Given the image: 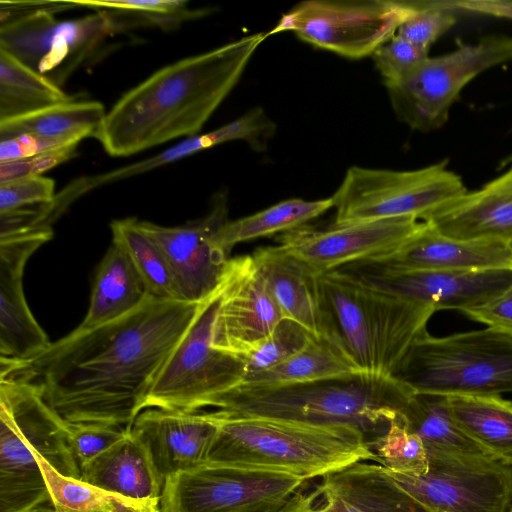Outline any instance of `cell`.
Listing matches in <instances>:
<instances>
[{
  "mask_svg": "<svg viewBox=\"0 0 512 512\" xmlns=\"http://www.w3.org/2000/svg\"><path fill=\"white\" fill-rule=\"evenodd\" d=\"M200 305L151 296L118 320L73 330L34 360L1 364L0 378L33 384L68 424L128 428Z\"/></svg>",
  "mask_w": 512,
  "mask_h": 512,
  "instance_id": "1",
  "label": "cell"
},
{
  "mask_svg": "<svg viewBox=\"0 0 512 512\" xmlns=\"http://www.w3.org/2000/svg\"><path fill=\"white\" fill-rule=\"evenodd\" d=\"M267 36L254 33L160 68L119 98L94 137L110 156L127 157L198 135Z\"/></svg>",
  "mask_w": 512,
  "mask_h": 512,
  "instance_id": "2",
  "label": "cell"
},
{
  "mask_svg": "<svg viewBox=\"0 0 512 512\" xmlns=\"http://www.w3.org/2000/svg\"><path fill=\"white\" fill-rule=\"evenodd\" d=\"M413 392L394 377L355 372L282 386L238 385L213 398L207 407L212 410L206 412L217 420L261 418L351 426L373 451Z\"/></svg>",
  "mask_w": 512,
  "mask_h": 512,
  "instance_id": "3",
  "label": "cell"
},
{
  "mask_svg": "<svg viewBox=\"0 0 512 512\" xmlns=\"http://www.w3.org/2000/svg\"><path fill=\"white\" fill-rule=\"evenodd\" d=\"M322 336L359 371L393 377L432 308L369 288L335 269L318 277Z\"/></svg>",
  "mask_w": 512,
  "mask_h": 512,
  "instance_id": "4",
  "label": "cell"
},
{
  "mask_svg": "<svg viewBox=\"0 0 512 512\" xmlns=\"http://www.w3.org/2000/svg\"><path fill=\"white\" fill-rule=\"evenodd\" d=\"M80 479L68 423L28 381L0 378V512H25L51 502L40 460Z\"/></svg>",
  "mask_w": 512,
  "mask_h": 512,
  "instance_id": "5",
  "label": "cell"
},
{
  "mask_svg": "<svg viewBox=\"0 0 512 512\" xmlns=\"http://www.w3.org/2000/svg\"><path fill=\"white\" fill-rule=\"evenodd\" d=\"M215 420L219 428L209 463L278 470L313 480L357 462H377L364 435L351 426L261 418Z\"/></svg>",
  "mask_w": 512,
  "mask_h": 512,
  "instance_id": "6",
  "label": "cell"
},
{
  "mask_svg": "<svg viewBox=\"0 0 512 512\" xmlns=\"http://www.w3.org/2000/svg\"><path fill=\"white\" fill-rule=\"evenodd\" d=\"M393 377L416 393H512V336L489 326L444 337L426 331L411 345Z\"/></svg>",
  "mask_w": 512,
  "mask_h": 512,
  "instance_id": "7",
  "label": "cell"
},
{
  "mask_svg": "<svg viewBox=\"0 0 512 512\" xmlns=\"http://www.w3.org/2000/svg\"><path fill=\"white\" fill-rule=\"evenodd\" d=\"M20 3L1 6L0 49L60 87L118 24L107 11L55 18L56 11L72 7L67 1Z\"/></svg>",
  "mask_w": 512,
  "mask_h": 512,
  "instance_id": "8",
  "label": "cell"
},
{
  "mask_svg": "<svg viewBox=\"0 0 512 512\" xmlns=\"http://www.w3.org/2000/svg\"><path fill=\"white\" fill-rule=\"evenodd\" d=\"M468 190L447 161L408 171L350 167L334 195V224L393 218L425 221Z\"/></svg>",
  "mask_w": 512,
  "mask_h": 512,
  "instance_id": "9",
  "label": "cell"
},
{
  "mask_svg": "<svg viewBox=\"0 0 512 512\" xmlns=\"http://www.w3.org/2000/svg\"><path fill=\"white\" fill-rule=\"evenodd\" d=\"M512 62V37L489 35L455 50L428 56L401 80L386 85L399 121L413 130L441 128L462 89L484 71Z\"/></svg>",
  "mask_w": 512,
  "mask_h": 512,
  "instance_id": "10",
  "label": "cell"
},
{
  "mask_svg": "<svg viewBox=\"0 0 512 512\" xmlns=\"http://www.w3.org/2000/svg\"><path fill=\"white\" fill-rule=\"evenodd\" d=\"M218 305L219 289L201 303L152 386L145 409L202 411L213 398L241 384L244 359L217 349L212 342Z\"/></svg>",
  "mask_w": 512,
  "mask_h": 512,
  "instance_id": "11",
  "label": "cell"
},
{
  "mask_svg": "<svg viewBox=\"0 0 512 512\" xmlns=\"http://www.w3.org/2000/svg\"><path fill=\"white\" fill-rule=\"evenodd\" d=\"M308 481L278 470L206 462L165 480L160 512H277Z\"/></svg>",
  "mask_w": 512,
  "mask_h": 512,
  "instance_id": "12",
  "label": "cell"
},
{
  "mask_svg": "<svg viewBox=\"0 0 512 512\" xmlns=\"http://www.w3.org/2000/svg\"><path fill=\"white\" fill-rule=\"evenodd\" d=\"M412 11L402 0H306L282 15L268 34L293 32L315 47L349 59L372 56Z\"/></svg>",
  "mask_w": 512,
  "mask_h": 512,
  "instance_id": "13",
  "label": "cell"
},
{
  "mask_svg": "<svg viewBox=\"0 0 512 512\" xmlns=\"http://www.w3.org/2000/svg\"><path fill=\"white\" fill-rule=\"evenodd\" d=\"M425 474L388 471L394 482L430 512H508L512 466L493 457L429 455Z\"/></svg>",
  "mask_w": 512,
  "mask_h": 512,
  "instance_id": "14",
  "label": "cell"
},
{
  "mask_svg": "<svg viewBox=\"0 0 512 512\" xmlns=\"http://www.w3.org/2000/svg\"><path fill=\"white\" fill-rule=\"evenodd\" d=\"M337 270L385 294L438 310L464 313L491 301L512 285V268L476 271L394 270L370 260Z\"/></svg>",
  "mask_w": 512,
  "mask_h": 512,
  "instance_id": "15",
  "label": "cell"
},
{
  "mask_svg": "<svg viewBox=\"0 0 512 512\" xmlns=\"http://www.w3.org/2000/svg\"><path fill=\"white\" fill-rule=\"evenodd\" d=\"M228 211L226 194L218 193L209 212L187 224L166 227L140 221L163 251L182 301L203 303L218 291L229 262L220 243Z\"/></svg>",
  "mask_w": 512,
  "mask_h": 512,
  "instance_id": "16",
  "label": "cell"
},
{
  "mask_svg": "<svg viewBox=\"0 0 512 512\" xmlns=\"http://www.w3.org/2000/svg\"><path fill=\"white\" fill-rule=\"evenodd\" d=\"M282 319L252 255L229 259L219 287L214 347L243 358L255 350Z\"/></svg>",
  "mask_w": 512,
  "mask_h": 512,
  "instance_id": "17",
  "label": "cell"
},
{
  "mask_svg": "<svg viewBox=\"0 0 512 512\" xmlns=\"http://www.w3.org/2000/svg\"><path fill=\"white\" fill-rule=\"evenodd\" d=\"M415 218H393L322 229L303 226L283 233L280 245L319 274L391 253L421 226Z\"/></svg>",
  "mask_w": 512,
  "mask_h": 512,
  "instance_id": "18",
  "label": "cell"
},
{
  "mask_svg": "<svg viewBox=\"0 0 512 512\" xmlns=\"http://www.w3.org/2000/svg\"><path fill=\"white\" fill-rule=\"evenodd\" d=\"M306 484L277 512H430L380 464L357 462Z\"/></svg>",
  "mask_w": 512,
  "mask_h": 512,
  "instance_id": "19",
  "label": "cell"
},
{
  "mask_svg": "<svg viewBox=\"0 0 512 512\" xmlns=\"http://www.w3.org/2000/svg\"><path fill=\"white\" fill-rule=\"evenodd\" d=\"M52 235L50 227H39L0 239L1 362H29L52 344L27 305L22 284L27 260Z\"/></svg>",
  "mask_w": 512,
  "mask_h": 512,
  "instance_id": "20",
  "label": "cell"
},
{
  "mask_svg": "<svg viewBox=\"0 0 512 512\" xmlns=\"http://www.w3.org/2000/svg\"><path fill=\"white\" fill-rule=\"evenodd\" d=\"M276 132V124L263 108L254 107L241 117L205 134L185 138L178 144L141 161L118 167L103 173L73 179L44 206L49 223L55 221L78 198L94 189L113 184L158 167L171 164L207 148L233 140H244L255 151L267 149Z\"/></svg>",
  "mask_w": 512,
  "mask_h": 512,
  "instance_id": "21",
  "label": "cell"
},
{
  "mask_svg": "<svg viewBox=\"0 0 512 512\" xmlns=\"http://www.w3.org/2000/svg\"><path fill=\"white\" fill-rule=\"evenodd\" d=\"M219 424L206 411L147 408L128 427L165 480L207 462Z\"/></svg>",
  "mask_w": 512,
  "mask_h": 512,
  "instance_id": "22",
  "label": "cell"
},
{
  "mask_svg": "<svg viewBox=\"0 0 512 512\" xmlns=\"http://www.w3.org/2000/svg\"><path fill=\"white\" fill-rule=\"evenodd\" d=\"M394 270L476 271L512 268L508 243L460 240L445 236L422 221L419 229L389 254L368 259Z\"/></svg>",
  "mask_w": 512,
  "mask_h": 512,
  "instance_id": "23",
  "label": "cell"
},
{
  "mask_svg": "<svg viewBox=\"0 0 512 512\" xmlns=\"http://www.w3.org/2000/svg\"><path fill=\"white\" fill-rule=\"evenodd\" d=\"M424 222L460 240L512 241V166L480 189L465 192Z\"/></svg>",
  "mask_w": 512,
  "mask_h": 512,
  "instance_id": "24",
  "label": "cell"
},
{
  "mask_svg": "<svg viewBox=\"0 0 512 512\" xmlns=\"http://www.w3.org/2000/svg\"><path fill=\"white\" fill-rule=\"evenodd\" d=\"M252 257L283 318L321 337L319 273L282 245L259 248Z\"/></svg>",
  "mask_w": 512,
  "mask_h": 512,
  "instance_id": "25",
  "label": "cell"
},
{
  "mask_svg": "<svg viewBox=\"0 0 512 512\" xmlns=\"http://www.w3.org/2000/svg\"><path fill=\"white\" fill-rule=\"evenodd\" d=\"M80 474L85 483L137 500H160L164 487L146 448L129 430Z\"/></svg>",
  "mask_w": 512,
  "mask_h": 512,
  "instance_id": "26",
  "label": "cell"
},
{
  "mask_svg": "<svg viewBox=\"0 0 512 512\" xmlns=\"http://www.w3.org/2000/svg\"><path fill=\"white\" fill-rule=\"evenodd\" d=\"M151 296L128 254L113 243L98 265L88 311L76 330H89L118 320Z\"/></svg>",
  "mask_w": 512,
  "mask_h": 512,
  "instance_id": "27",
  "label": "cell"
},
{
  "mask_svg": "<svg viewBox=\"0 0 512 512\" xmlns=\"http://www.w3.org/2000/svg\"><path fill=\"white\" fill-rule=\"evenodd\" d=\"M106 112L98 101L61 102L24 115L0 120V140L29 134L65 143L94 136Z\"/></svg>",
  "mask_w": 512,
  "mask_h": 512,
  "instance_id": "28",
  "label": "cell"
},
{
  "mask_svg": "<svg viewBox=\"0 0 512 512\" xmlns=\"http://www.w3.org/2000/svg\"><path fill=\"white\" fill-rule=\"evenodd\" d=\"M457 426L498 460L512 466V402L500 395L446 396Z\"/></svg>",
  "mask_w": 512,
  "mask_h": 512,
  "instance_id": "29",
  "label": "cell"
},
{
  "mask_svg": "<svg viewBox=\"0 0 512 512\" xmlns=\"http://www.w3.org/2000/svg\"><path fill=\"white\" fill-rule=\"evenodd\" d=\"M400 414L407 428L424 442L428 456L495 458L457 426L449 413L446 396L413 392Z\"/></svg>",
  "mask_w": 512,
  "mask_h": 512,
  "instance_id": "30",
  "label": "cell"
},
{
  "mask_svg": "<svg viewBox=\"0 0 512 512\" xmlns=\"http://www.w3.org/2000/svg\"><path fill=\"white\" fill-rule=\"evenodd\" d=\"M359 372L325 337H315L303 350L277 366L245 377L240 385L270 387L313 382Z\"/></svg>",
  "mask_w": 512,
  "mask_h": 512,
  "instance_id": "31",
  "label": "cell"
},
{
  "mask_svg": "<svg viewBox=\"0 0 512 512\" xmlns=\"http://www.w3.org/2000/svg\"><path fill=\"white\" fill-rule=\"evenodd\" d=\"M333 207L332 196L320 200L286 199L252 215L229 220L221 231L220 243L229 254L240 242L303 227Z\"/></svg>",
  "mask_w": 512,
  "mask_h": 512,
  "instance_id": "32",
  "label": "cell"
},
{
  "mask_svg": "<svg viewBox=\"0 0 512 512\" xmlns=\"http://www.w3.org/2000/svg\"><path fill=\"white\" fill-rule=\"evenodd\" d=\"M71 99L59 85L0 49V120Z\"/></svg>",
  "mask_w": 512,
  "mask_h": 512,
  "instance_id": "33",
  "label": "cell"
},
{
  "mask_svg": "<svg viewBox=\"0 0 512 512\" xmlns=\"http://www.w3.org/2000/svg\"><path fill=\"white\" fill-rule=\"evenodd\" d=\"M40 466L56 512H160V500L132 499L62 476L43 459Z\"/></svg>",
  "mask_w": 512,
  "mask_h": 512,
  "instance_id": "34",
  "label": "cell"
},
{
  "mask_svg": "<svg viewBox=\"0 0 512 512\" xmlns=\"http://www.w3.org/2000/svg\"><path fill=\"white\" fill-rule=\"evenodd\" d=\"M113 243L130 257L154 297L181 300L171 267L158 244L141 228L136 218L111 223ZM182 301V300H181Z\"/></svg>",
  "mask_w": 512,
  "mask_h": 512,
  "instance_id": "35",
  "label": "cell"
},
{
  "mask_svg": "<svg viewBox=\"0 0 512 512\" xmlns=\"http://www.w3.org/2000/svg\"><path fill=\"white\" fill-rule=\"evenodd\" d=\"M373 452L377 462L390 472L422 475L429 469L424 442L407 428L401 414L376 443Z\"/></svg>",
  "mask_w": 512,
  "mask_h": 512,
  "instance_id": "36",
  "label": "cell"
},
{
  "mask_svg": "<svg viewBox=\"0 0 512 512\" xmlns=\"http://www.w3.org/2000/svg\"><path fill=\"white\" fill-rule=\"evenodd\" d=\"M314 338L299 323L283 318L255 350L243 357L244 378L277 366L303 350Z\"/></svg>",
  "mask_w": 512,
  "mask_h": 512,
  "instance_id": "37",
  "label": "cell"
},
{
  "mask_svg": "<svg viewBox=\"0 0 512 512\" xmlns=\"http://www.w3.org/2000/svg\"><path fill=\"white\" fill-rule=\"evenodd\" d=\"M412 11L397 35L429 51L430 47L457 22L456 11L439 1H411Z\"/></svg>",
  "mask_w": 512,
  "mask_h": 512,
  "instance_id": "38",
  "label": "cell"
},
{
  "mask_svg": "<svg viewBox=\"0 0 512 512\" xmlns=\"http://www.w3.org/2000/svg\"><path fill=\"white\" fill-rule=\"evenodd\" d=\"M72 6H82L97 11L138 13L154 23L174 25L193 18L196 14L187 7L186 0H73Z\"/></svg>",
  "mask_w": 512,
  "mask_h": 512,
  "instance_id": "39",
  "label": "cell"
},
{
  "mask_svg": "<svg viewBox=\"0 0 512 512\" xmlns=\"http://www.w3.org/2000/svg\"><path fill=\"white\" fill-rule=\"evenodd\" d=\"M428 56V50L395 34L373 53L372 58L386 86L401 80Z\"/></svg>",
  "mask_w": 512,
  "mask_h": 512,
  "instance_id": "40",
  "label": "cell"
},
{
  "mask_svg": "<svg viewBox=\"0 0 512 512\" xmlns=\"http://www.w3.org/2000/svg\"><path fill=\"white\" fill-rule=\"evenodd\" d=\"M68 428L73 456L80 470L128 432V428L105 424H68Z\"/></svg>",
  "mask_w": 512,
  "mask_h": 512,
  "instance_id": "41",
  "label": "cell"
},
{
  "mask_svg": "<svg viewBox=\"0 0 512 512\" xmlns=\"http://www.w3.org/2000/svg\"><path fill=\"white\" fill-rule=\"evenodd\" d=\"M55 195L54 180L42 175L0 183V214L48 204Z\"/></svg>",
  "mask_w": 512,
  "mask_h": 512,
  "instance_id": "42",
  "label": "cell"
},
{
  "mask_svg": "<svg viewBox=\"0 0 512 512\" xmlns=\"http://www.w3.org/2000/svg\"><path fill=\"white\" fill-rule=\"evenodd\" d=\"M77 146L78 143H73L29 158L0 163V183L41 176L44 172L73 157Z\"/></svg>",
  "mask_w": 512,
  "mask_h": 512,
  "instance_id": "43",
  "label": "cell"
},
{
  "mask_svg": "<svg viewBox=\"0 0 512 512\" xmlns=\"http://www.w3.org/2000/svg\"><path fill=\"white\" fill-rule=\"evenodd\" d=\"M463 314L512 336V285L486 304Z\"/></svg>",
  "mask_w": 512,
  "mask_h": 512,
  "instance_id": "44",
  "label": "cell"
},
{
  "mask_svg": "<svg viewBox=\"0 0 512 512\" xmlns=\"http://www.w3.org/2000/svg\"><path fill=\"white\" fill-rule=\"evenodd\" d=\"M69 144L73 143L50 140L29 134L2 139L0 140V163L29 158Z\"/></svg>",
  "mask_w": 512,
  "mask_h": 512,
  "instance_id": "45",
  "label": "cell"
},
{
  "mask_svg": "<svg viewBox=\"0 0 512 512\" xmlns=\"http://www.w3.org/2000/svg\"><path fill=\"white\" fill-rule=\"evenodd\" d=\"M456 12H469L512 20V0H438Z\"/></svg>",
  "mask_w": 512,
  "mask_h": 512,
  "instance_id": "46",
  "label": "cell"
},
{
  "mask_svg": "<svg viewBox=\"0 0 512 512\" xmlns=\"http://www.w3.org/2000/svg\"><path fill=\"white\" fill-rule=\"evenodd\" d=\"M25 512H56L52 502H48L45 504L38 505L34 508H31Z\"/></svg>",
  "mask_w": 512,
  "mask_h": 512,
  "instance_id": "47",
  "label": "cell"
},
{
  "mask_svg": "<svg viewBox=\"0 0 512 512\" xmlns=\"http://www.w3.org/2000/svg\"><path fill=\"white\" fill-rule=\"evenodd\" d=\"M509 165H512V153L509 154L507 157H505L501 163H500V168H505Z\"/></svg>",
  "mask_w": 512,
  "mask_h": 512,
  "instance_id": "48",
  "label": "cell"
},
{
  "mask_svg": "<svg viewBox=\"0 0 512 512\" xmlns=\"http://www.w3.org/2000/svg\"><path fill=\"white\" fill-rule=\"evenodd\" d=\"M508 512H512V503H511V505H510V507H509Z\"/></svg>",
  "mask_w": 512,
  "mask_h": 512,
  "instance_id": "49",
  "label": "cell"
},
{
  "mask_svg": "<svg viewBox=\"0 0 512 512\" xmlns=\"http://www.w3.org/2000/svg\"><path fill=\"white\" fill-rule=\"evenodd\" d=\"M509 246H510V248H511V250H512V241L509 243Z\"/></svg>",
  "mask_w": 512,
  "mask_h": 512,
  "instance_id": "50",
  "label": "cell"
}]
</instances>
